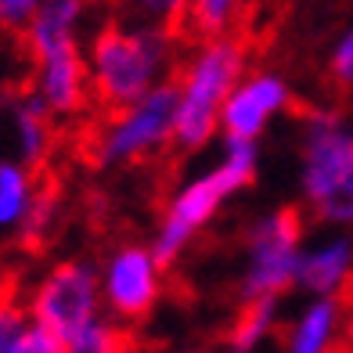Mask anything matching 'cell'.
I'll use <instances>...</instances> for the list:
<instances>
[{"instance_id": "cell-1", "label": "cell", "mask_w": 353, "mask_h": 353, "mask_svg": "<svg viewBox=\"0 0 353 353\" xmlns=\"http://www.w3.org/2000/svg\"><path fill=\"white\" fill-rule=\"evenodd\" d=\"M184 40L191 37L152 26H130L116 14L101 22L87 43L94 112L123 108L144 98L163 79L176 76L184 61Z\"/></svg>"}, {"instance_id": "cell-2", "label": "cell", "mask_w": 353, "mask_h": 353, "mask_svg": "<svg viewBox=\"0 0 353 353\" xmlns=\"http://www.w3.org/2000/svg\"><path fill=\"white\" fill-rule=\"evenodd\" d=\"M245 65L249 47L238 33L191 40V51L176 69V152H199L220 134V108L245 76Z\"/></svg>"}, {"instance_id": "cell-3", "label": "cell", "mask_w": 353, "mask_h": 353, "mask_svg": "<svg viewBox=\"0 0 353 353\" xmlns=\"http://www.w3.org/2000/svg\"><path fill=\"white\" fill-rule=\"evenodd\" d=\"M173 130H176V76L163 79L144 98L112 108L94 112L79 123V144L90 166L112 170V166H141L155 155L173 152Z\"/></svg>"}, {"instance_id": "cell-4", "label": "cell", "mask_w": 353, "mask_h": 353, "mask_svg": "<svg viewBox=\"0 0 353 353\" xmlns=\"http://www.w3.org/2000/svg\"><path fill=\"white\" fill-rule=\"evenodd\" d=\"M256 141H223V155L213 170L191 176L166 199L163 216L152 238L155 256L163 267H173L191 249V242L216 220L223 202L238 195L242 188L256 181Z\"/></svg>"}, {"instance_id": "cell-5", "label": "cell", "mask_w": 353, "mask_h": 353, "mask_svg": "<svg viewBox=\"0 0 353 353\" xmlns=\"http://www.w3.org/2000/svg\"><path fill=\"white\" fill-rule=\"evenodd\" d=\"M303 202L321 223H353V130L335 112H307Z\"/></svg>"}, {"instance_id": "cell-6", "label": "cell", "mask_w": 353, "mask_h": 353, "mask_svg": "<svg viewBox=\"0 0 353 353\" xmlns=\"http://www.w3.org/2000/svg\"><path fill=\"white\" fill-rule=\"evenodd\" d=\"M303 210L299 205H281L252 223L245 238V267L238 281V296H285L296 285L299 256H303Z\"/></svg>"}, {"instance_id": "cell-7", "label": "cell", "mask_w": 353, "mask_h": 353, "mask_svg": "<svg viewBox=\"0 0 353 353\" xmlns=\"http://www.w3.org/2000/svg\"><path fill=\"white\" fill-rule=\"evenodd\" d=\"M26 303H29V317L47 325L54 335H61V343L69 350L76 335L105 314L101 274L87 260H58L33 285Z\"/></svg>"}, {"instance_id": "cell-8", "label": "cell", "mask_w": 353, "mask_h": 353, "mask_svg": "<svg viewBox=\"0 0 353 353\" xmlns=\"http://www.w3.org/2000/svg\"><path fill=\"white\" fill-rule=\"evenodd\" d=\"M163 260L155 256L152 245H137L126 242L108 252L101 274V299H105V314L123 321V325H137L144 321L159 296H163Z\"/></svg>"}, {"instance_id": "cell-9", "label": "cell", "mask_w": 353, "mask_h": 353, "mask_svg": "<svg viewBox=\"0 0 353 353\" xmlns=\"http://www.w3.org/2000/svg\"><path fill=\"white\" fill-rule=\"evenodd\" d=\"M288 105H292V87L278 72H245L220 108V137L260 141Z\"/></svg>"}, {"instance_id": "cell-10", "label": "cell", "mask_w": 353, "mask_h": 353, "mask_svg": "<svg viewBox=\"0 0 353 353\" xmlns=\"http://www.w3.org/2000/svg\"><path fill=\"white\" fill-rule=\"evenodd\" d=\"M296 285L314 296H339L353 310V238H332L325 245L303 249Z\"/></svg>"}, {"instance_id": "cell-11", "label": "cell", "mask_w": 353, "mask_h": 353, "mask_svg": "<svg viewBox=\"0 0 353 353\" xmlns=\"http://www.w3.org/2000/svg\"><path fill=\"white\" fill-rule=\"evenodd\" d=\"M43 170H33L14 155H0V252L19 245L26 216L33 210Z\"/></svg>"}, {"instance_id": "cell-12", "label": "cell", "mask_w": 353, "mask_h": 353, "mask_svg": "<svg viewBox=\"0 0 353 353\" xmlns=\"http://www.w3.org/2000/svg\"><path fill=\"white\" fill-rule=\"evenodd\" d=\"M346 303L339 296H317L307 310H303L292 325L281 328V346L292 353H321L332 350V343L343 339V325H346Z\"/></svg>"}, {"instance_id": "cell-13", "label": "cell", "mask_w": 353, "mask_h": 353, "mask_svg": "<svg viewBox=\"0 0 353 353\" xmlns=\"http://www.w3.org/2000/svg\"><path fill=\"white\" fill-rule=\"evenodd\" d=\"M61 181L54 176V170L47 166L43 176H40V188H37V199H33V210L26 216V228H22V238H19V249L26 252H37L43 249L47 242L54 238L58 231V220H61Z\"/></svg>"}, {"instance_id": "cell-14", "label": "cell", "mask_w": 353, "mask_h": 353, "mask_svg": "<svg viewBox=\"0 0 353 353\" xmlns=\"http://www.w3.org/2000/svg\"><path fill=\"white\" fill-rule=\"evenodd\" d=\"M274 332H278V296H256V299H242L223 343L238 353H249Z\"/></svg>"}, {"instance_id": "cell-15", "label": "cell", "mask_w": 353, "mask_h": 353, "mask_svg": "<svg viewBox=\"0 0 353 353\" xmlns=\"http://www.w3.org/2000/svg\"><path fill=\"white\" fill-rule=\"evenodd\" d=\"M116 19L191 37V0H116Z\"/></svg>"}, {"instance_id": "cell-16", "label": "cell", "mask_w": 353, "mask_h": 353, "mask_svg": "<svg viewBox=\"0 0 353 353\" xmlns=\"http://www.w3.org/2000/svg\"><path fill=\"white\" fill-rule=\"evenodd\" d=\"M249 8H252V0H191V26H188L191 40L234 33Z\"/></svg>"}, {"instance_id": "cell-17", "label": "cell", "mask_w": 353, "mask_h": 353, "mask_svg": "<svg viewBox=\"0 0 353 353\" xmlns=\"http://www.w3.org/2000/svg\"><path fill=\"white\" fill-rule=\"evenodd\" d=\"M29 51L22 37L14 33H0V112H4L22 90H29Z\"/></svg>"}, {"instance_id": "cell-18", "label": "cell", "mask_w": 353, "mask_h": 353, "mask_svg": "<svg viewBox=\"0 0 353 353\" xmlns=\"http://www.w3.org/2000/svg\"><path fill=\"white\" fill-rule=\"evenodd\" d=\"M29 303L19 296L14 281L0 278V353H14V343L29 325Z\"/></svg>"}, {"instance_id": "cell-19", "label": "cell", "mask_w": 353, "mask_h": 353, "mask_svg": "<svg viewBox=\"0 0 353 353\" xmlns=\"http://www.w3.org/2000/svg\"><path fill=\"white\" fill-rule=\"evenodd\" d=\"M14 353H65V343H61V335H54L47 325L29 321L26 332L19 335V343H14Z\"/></svg>"}, {"instance_id": "cell-20", "label": "cell", "mask_w": 353, "mask_h": 353, "mask_svg": "<svg viewBox=\"0 0 353 353\" xmlns=\"http://www.w3.org/2000/svg\"><path fill=\"white\" fill-rule=\"evenodd\" d=\"M43 0H0V33L22 37Z\"/></svg>"}, {"instance_id": "cell-21", "label": "cell", "mask_w": 353, "mask_h": 353, "mask_svg": "<svg viewBox=\"0 0 353 353\" xmlns=\"http://www.w3.org/2000/svg\"><path fill=\"white\" fill-rule=\"evenodd\" d=\"M332 76H335V83H343V87L353 83V29H346V37L335 43V51H332Z\"/></svg>"}, {"instance_id": "cell-22", "label": "cell", "mask_w": 353, "mask_h": 353, "mask_svg": "<svg viewBox=\"0 0 353 353\" xmlns=\"http://www.w3.org/2000/svg\"><path fill=\"white\" fill-rule=\"evenodd\" d=\"M343 343H346V346H353V310H350L346 325H343Z\"/></svg>"}]
</instances>
